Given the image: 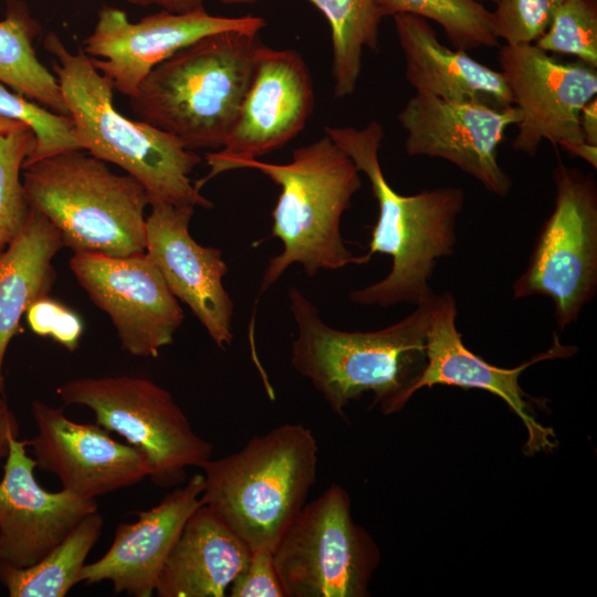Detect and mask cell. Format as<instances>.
Instances as JSON below:
<instances>
[{
	"label": "cell",
	"instance_id": "obj_31",
	"mask_svg": "<svg viewBox=\"0 0 597 597\" xmlns=\"http://www.w3.org/2000/svg\"><path fill=\"white\" fill-rule=\"evenodd\" d=\"M565 0H500L492 13L493 32L505 44L534 43Z\"/></svg>",
	"mask_w": 597,
	"mask_h": 597
},
{
	"label": "cell",
	"instance_id": "obj_15",
	"mask_svg": "<svg viewBox=\"0 0 597 597\" xmlns=\"http://www.w3.org/2000/svg\"><path fill=\"white\" fill-rule=\"evenodd\" d=\"M519 119L514 105L496 109L425 93H416L398 114L408 156L444 159L500 197L510 192L513 182L499 164L498 148Z\"/></svg>",
	"mask_w": 597,
	"mask_h": 597
},
{
	"label": "cell",
	"instance_id": "obj_36",
	"mask_svg": "<svg viewBox=\"0 0 597 597\" xmlns=\"http://www.w3.org/2000/svg\"><path fill=\"white\" fill-rule=\"evenodd\" d=\"M133 6H157L175 13H186L203 7V0H123Z\"/></svg>",
	"mask_w": 597,
	"mask_h": 597
},
{
	"label": "cell",
	"instance_id": "obj_12",
	"mask_svg": "<svg viewBox=\"0 0 597 597\" xmlns=\"http://www.w3.org/2000/svg\"><path fill=\"white\" fill-rule=\"evenodd\" d=\"M264 27L261 17L213 15L205 7L186 13L161 10L132 22L125 11L104 6L82 50L112 87L130 98L154 67L184 46L217 32L259 33Z\"/></svg>",
	"mask_w": 597,
	"mask_h": 597
},
{
	"label": "cell",
	"instance_id": "obj_6",
	"mask_svg": "<svg viewBox=\"0 0 597 597\" xmlns=\"http://www.w3.org/2000/svg\"><path fill=\"white\" fill-rule=\"evenodd\" d=\"M318 444L301 423H283L202 465V504L251 551L274 549L316 482Z\"/></svg>",
	"mask_w": 597,
	"mask_h": 597
},
{
	"label": "cell",
	"instance_id": "obj_5",
	"mask_svg": "<svg viewBox=\"0 0 597 597\" xmlns=\"http://www.w3.org/2000/svg\"><path fill=\"white\" fill-rule=\"evenodd\" d=\"M239 169L259 170L281 189L271 213V235L281 241L283 249L270 259L260 295L294 264L313 276L321 270L370 261L367 253L355 255L341 233L343 213L362 187V179L355 163L329 136L325 134L296 148L290 163L252 159L242 163Z\"/></svg>",
	"mask_w": 597,
	"mask_h": 597
},
{
	"label": "cell",
	"instance_id": "obj_25",
	"mask_svg": "<svg viewBox=\"0 0 597 597\" xmlns=\"http://www.w3.org/2000/svg\"><path fill=\"white\" fill-rule=\"evenodd\" d=\"M224 4L259 0H220ZM326 18L332 34L333 93L337 98L352 95L357 86L366 49H379L383 15L377 0H308Z\"/></svg>",
	"mask_w": 597,
	"mask_h": 597
},
{
	"label": "cell",
	"instance_id": "obj_17",
	"mask_svg": "<svg viewBox=\"0 0 597 597\" xmlns=\"http://www.w3.org/2000/svg\"><path fill=\"white\" fill-rule=\"evenodd\" d=\"M145 253L174 296L185 303L219 348L233 338V302L222 280L228 266L218 248L198 243L189 232L192 206L150 200Z\"/></svg>",
	"mask_w": 597,
	"mask_h": 597
},
{
	"label": "cell",
	"instance_id": "obj_22",
	"mask_svg": "<svg viewBox=\"0 0 597 597\" xmlns=\"http://www.w3.org/2000/svg\"><path fill=\"white\" fill-rule=\"evenodd\" d=\"M251 548L208 506L186 521L159 572L158 597H223Z\"/></svg>",
	"mask_w": 597,
	"mask_h": 597
},
{
	"label": "cell",
	"instance_id": "obj_10",
	"mask_svg": "<svg viewBox=\"0 0 597 597\" xmlns=\"http://www.w3.org/2000/svg\"><path fill=\"white\" fill-rule=\"evenodd\" d=\"M553 180L554 209L512 291L514 298H552L556 326L564 329L597 290V186L591 175L563 163L553 170Z\"/></svg>",
	"mask_w": 597,
	"mask_h": 597
},
{
	"label": "cell",
	"instance_id": "obj_29",
	"mask_svg": "<svg viewBox=\"0 0 597 597\" xmlns=\"http://www.w3.org/2000/svg\"><path fill=\"white\" fill-rule=\"evenodd\" d=\"M0 116L21 122L34 134L35 145L23 167L42 158L82 150L75 124L70 115L52 112L0 83Z\"/></svg>",
	"mask_w": 597,
	"mask_h": 597
},
{
	"label": "cell",
	"instance_id": "obj_30",
	"mask_svg": "<svg viewBox=\"0 0 597 597\" xmlns=\"http://www.w3.org/2000/svg\"><path fill=\"white\" fill-rule=\"evenodd\" d=\"M545 52L570 54L597 67V0H565L534 42Z\"/></svg>",
	"mask_w": 597,
	"mask_h": 597
},
{
	"label": "cell",
	"instance_id": "obj_23",
	"mask_svg": "<svg viewBox=\"0 0 597 597\" xmlns=\"http://www.w3.org/2000/svg\"><path fill=\"white\" fill-rule=\"evenodd\" d=\"M62 248L57 229L31 209L22 230L0 252V396L8 346L29 306L50 294L56 279L53 259Z\"/></svg>",
	"mask_w": 597,
	"mask_h": 597
},
{
	"label": "cell",
	"instance_id": "obj_8",
	"mask_svg": "<svg viewBox=\"0 0 597 597\" xmlns=\"http://www.w3.org/2000/svg\"><path fill=\"white\" fill-rule=\"evenodd\" d=\"M65 406L88 408L95 423L137 448L151 465L149 479L159 488L187 481V469L202 468L213 447L192 428L172 395L138 376L82 377L60 385Z\"/></svg>",
	"mask_w": 597,
	"mask_h": 597
},
{
	"label": "cell",
	"instance_id": "obj_18",
	"mask_svg": "<svg viewBox=\"0 0 597 597\" xmlns=\"http://www.w3.org/2000/svg\"><path fill=\"white\" fill-rule=\"evenodd\" d=\"M457 314V303L450 293L434 295L426 335V365L411 386L409 396L436 385L489 391L504 400L523 421L528 434L525 446L528 454L553 449L556 446L554 431L536 421L530 405L532 397L522 389L519 378L535 363L570 357L576 353V346L563 345L555 334L553 345L546 352L519 367L500 368L464 346L455 326Z\"/></svg>",
	"mask_w": 597,
	"mask_h": 597
},
{
	"label": "cell",
	"instance_id": "obj_4",
	"mask_svg": "<svg viewBox=\"0 0 597 597\" xmlns=\"http://www.w3.org/2000/svg\"><path fill=\"white\" fill-rule=\"evenodd\" d=\"M72 117L82 150L114 164L146 189L150 200L211 209L190 174L201 157L175 137L144 121H132L114 106L109 81L80 48L71 52L55 32L43 40Z\"/></svg>",
	"mask_w": 597,
	"mask_h": 597
},
{
	"label": "cell",
	"instance_id": "obj_38",
	"mask_svg": "<svg viewBox=\"0 0 597 597\" xmlns=\"http://www.w3.org/2000/svg\"><path fill=\"white\" fill-rule=\"evenodd\" d=\"M23 126H27V125H24L21 122L12 121V119L0 116V133H10Z\"/></svg>",
	"mask_w": 597,
	"mask_h": 597
},
{
	"label": "cell",
	"instance_id": "obj_7",
	"mask_svg": "<svg viewBox=\"0 0 597 597\" xmlns=\"http://www.w3.org/2000/svg\"><path fill=\"white\" fill-rule=\"evenodd\" d=\"M31 209L48 218L73 253L128 256L145 252L146 189L82 150L59 153L22 169Z\"/></svg>",
	"mask_w": 597,
	"mask_h": 597
},
{
	"label": "cell",
	"instance_id": "obj_32",
	"mask_svg": "<svg viewBox=\"0 0 597 597\" xmlns=\"http://www.w3.org/2000/svg\"><path fill=\"white\" fill-rule=\"evenodd\" d=\"M24 316L35 335L50 337L70 352L77 348L84 323L80 315L66 305L48 295L32 303Z\"/></svg>",
	"mask_w": 597,
	"mask_h": 597
},
{
	"label": "cell",
	"instance_id": "obj_21",
	"mask_svg": "<svg viewBox=\"0 0 597 597\" xmlns=\"http://www.w3.org/2000/svg\"><path fill=\"white\" fill-rule=\"evenodd\" d=\"M392 18L404 54L405 77L417 94L496 109L513 105L501 71L440 43L431 24L421 17L398 13Z\"/></svg>",
	"mask_w": 597,
	"mask_h": 597
},
{
	"label": "cell",
	"instance_id": "obj_33",
	"mask_svg": "<svg viewBox=\"0 0 597 597\" xmlns=\"http://www.w3.org/2000/svg\"><path fill=\"white\" fill-rule=\"evenodd\" d=\"M230 597H286L269 548L252 551L244 569L229 587Z\"/></svg>",
	"mask_w": 597,
	"mask_h": 597
},
{
	"label": "cell",
	"instance_id": "obj_34",
	"mask_svg": "<svg viewBox=\"0 0 597 597\" xmlns=\"http://www.w3.org/2000/svg\"><path fill=\"white\" fill-rule=\"evenodd\" d=\"M12 436H19V423L6 398L0 396V461L8 455Z\"/></svg>",
	"mask_w": 597,
	"mask_h": 597
},
{
	"label": "cell",
	"instance_id": "obj_27",
	"mask_svg": "<svg viewBox=\"0 0 597 597\" xmlns=\"http://www.w3.org/2000/svg\"><path fill=\"white\" fill-rule=\"evenodd\" d=\"M377 4L383 18L408 13L438 23L457 50L499 44L492 13L478 0H377Z\"/></svg>",
	"mask_w": 597,
	"mask_h": 597
},
{
	"label": "cell",
	"instance_id": "obj_16",
	"mask_svg": "<svg viewBox=\"0 0 597 597\" xmlns=\"http://www.w3.org/2000/svg\"><path fill=\"white\" fill-rule=\"evenodd\" d=\"M35 434L27 440L36 469L54 474L63 490L96 500L149 478L146 455L97 423L71 420L63 408L31 404Z\"/></svg>",
	"mask_w": 597,
	"mask_h": 597
},
{
	"label": "cell",
	"instance_id": "obj_3",
	"mask_svg": "<svg viewBox=\"0 0 597 597\" xmlns=\"http://www.w3.org/2000/svg\"><path fill=\"white\" fill-rule=\"evenodd\" d=\"M261 44L254 32L205 35L154 67L130 105L185 148L218 150L233 128Z\"/></svg>",
	"mask_w": 597,
	"mask_h": 597
},
{
	"label": "cell",
	"instance_id": "obj_14",
	"mask_svg": "<svg viewBox=\"0 0 597 597\" xmlns=\"http://www.w3.org/2000/svg\"><path fill=\"white\" fill-rule=\"evenodd\" d=\"M499 62L520 113L513 149L534 156L543 140L562 148L584 142L579 115L597 96L596 69L559 63L534 43L504 44Z\"/></svg>",
	"mask_w": 597,
	"mask_h": 597
},
{
	"label": "cell",
	"instance_id": "obj_11",
	"mask_svg": "<svg viewBox=\"0 0 597 597\" xmlns=\"http://www.w3.org/2000/svg\"><path fill=\"white\" fill-rule=\"evenodd\" d=\"M313 107L312 77L301 54L261 44L233 128L220 149L206 155L209 171L195 181L196 189L200 191L210 179L283 147L303 130Z\"/></svg>",
	"mask_w": 597,
	"mask_h": 597
},
{
	"label": "cell",
	"instance_id": "obj_2",
	"mask_svg": "<svg viewBox=\"0 0 597 597\" xmlns=\"http://www.w3.org/2000/svg\"><path fill=\"white\" fill-rule=\"evenodd\" d=\"M296 336L291 365L307 378L333 412L371 392L385 415L399 411L426 365V335L433 297L399 322L377 331H341L321 318L295 286L287 291Z\"/></svg>",
	"mask_w": 597,
	"mask_h": 597
},
{
	"label": "cell",
	"instance_id": "obj_24",
	"mask_svg": "<svg viewBox=\"0 0 597 597\" xmlns=\"http://www.w3.org/2000/svg\"><path fill=\"white\" fill-rule=\"evenodd\" d=\"M42 27L22 0H7L0 20V83L52 112L69 115L59 82L38 59Z\"/></svg>",
	"mask_w": 597,
	"mask_h": 597
},
{
	"label": "cell",
	"instance_id": "obj_13",
	"mask_svg": "<svg viewBox=\"0 0 597 597\" xmlns=\"http://www.w3.org/2000/svg\"><path fill=\"white\" fill-rule=\"evenodd\" d=\"M70 268L90 300L108 315L126 353L157 357L174 342L184 311L145 252L74 253Z\"/></svg>",
	"mask_w": 597,
	"mask_h": 597
},
{
	"label": "cell",
	"instance_id": "obj_20",
	"mask_svg": "<svg viewBox=\"0 0 597 597\" xmlns=\"http://www.w3.org/2000/svg\"><path fill=\"white\" fill-rule=\"evenodd\" d=\"M202 473L167 493L155 506L137 511L132 523H119L108 549L85 564L81 584L108 582L116 594L151 597L163 564L189 516L202 505Z\"/></svg>",
	"mask_w": 597,
	"mask_h": 597
},
{
	"label": "cell",
	"instance_id": "obj_39",
	"mask_svg": "<svg viewBox=\"0 0 597 597\" xmlns=\"http://www.w3.org/2000/svg\"><path fill=\"white\" fill-rule=\"evenodd\" d=\"M478 1H490V2H493V3H498L500 0H478Z\"/></svg>",
	"mask_w": 597,
	"mask_h": 597
},
{
	"label": "cell",
	"instance_id": "obj_9",
	"mask_svg": "<svg viewBox=\"0 0 597 597\" xmlns=\"http://www.w3.org/2000/svg\"><path fill=\"white\" fill-rule=\"evenodd\" d=\"M273 553L286 597H365L380 559L373 537L352 516L350 500L331 484L306 503Z\"/></svg>",
	"mask_w": 597,
	"mask_h": 597
},
{
	"label": "cell",
	"instance_id": "obj_28",
	"mask_svg": "<svg viewBox=\"0 0 597 597\" xmlns=\"http://www.w3.org/2000/svg\"><path fill=\"white\" fill-rule=\"evenodd\" d=\"M34 145V134L28 126L0 133V252L22 230L31 212L22 169Z\"/></svg>",
	"mask_w": 597,
	"mask_h": 597
},
{
	"label": "cell",
	"instance_id": "obj_35",
	"mask_svg": "<svg viewBox=\"0 0 597 597\" xmlns=\"http://www.w3.org/2000/svg\"><path fill=\"white\" fill-rule=\"evenodd\" d=\"M579 129L584 142L597 146V97L582 108Z\"/></svg>",
	"mask_w": 597,
	"mask_h": 597
},
{
	"label": "cell",
	"instance_id": "obj_1",
	"mask_svg": "<svg viewBox=\"0 0 597 597\" xmlns=\"http://www.w3.org/2000/svg\"><path fill=\"white\" fill-rule=\"evenodd\" d=\"M324 132L367 177L378 206L367 254L391 258L389 273L366 287L353 290L349 298L359 305L391 307L399 303L420 305L436 293L429 285L439 259L452 255L455 223L464 206L458 187H439L405 196L384 176L379 149L384 128L377 121L365 127L325 126Z\"/></svg>",
	"mask_w": 597,
	"mask_h": 597
},
{
	"label": "cell",
	"instance_id": "obj_19",
	"mask_svg": "<svg viewBox=\"0 0 597 597\" xmlns=\"http://www.w3.org/2000/svg\"><path fill=\"white\" fill-rule=\"evenodd\" d=\"M35 469L27 440L12 436L0 479V563L17 568L38 563L97 511L96 500L44 490Z\"/></svg>",
	"mask_w": 597,
	"mask_h": 597
},
{
	"label": "cell",
	"instance_id": "obj_26",
	"mask_svg": "<svg viewBox=\"0 0 597 597\" xmlns=\"http://www.w3.org/2000/svg\"><path fill=\"white\" fill-rule=\"evenodd\" d=\"M104 525L98 511L84 517L38 563L17 568L0 563V582L10 597H64L77 584Z\"/></svg>",
	"mask_w": 597,
	"mask_h": 597
},
{
	"label": "cell",
	"instance_id": "obj_37",
	"mask_svg": "<svg viewBox=\"0 0 597 597\" xmlns=\"http://www.w3.org/2000/svg\"><path fill=\"white\" fill-rule=\"evenodd\" d=\"M575 157H579L591 165L597 167V146L582 142L575 145H569L563 148Z\"/></svg>",
	"mask_w": 597,
	"mask_h": 597
}]
</instances>
